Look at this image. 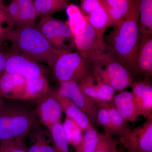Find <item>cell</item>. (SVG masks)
I'll list each match as a JSON object with an SVG mask.
<instances>
[{"label":"cell","instance_id":"6da1fadb","mask_svg":"<svg viewBox=\"0 0 152 152\" xmlns=\"http://www.w3.org/2000/svg\"><path fill=\"white\" fill-rule=\"evenodd\" d=\"M139 16V1L136 0L129 15L104 37L112 54L131 73L135 75L136 54L140 36Z\"/></svg>","mask_w":152,"mask_h":152},{"label":"cell","instance_id":"7a4b0ae2","mask_svg":"<svg viewBox=\"0 0 152 152\" xmlns=\"http://www.w3.org/2000/svg\"><path fill=\"white\" fill-rule=\"evenodd\" d=\"M7 41L13 50L51 68L61 55L68 52L53 47L35 24L13 28L8 34Z\"/></svg>","mask_w":152,"mask_h":152},{"label":"cell","instance_id":"3957f363","mask_svg":"<svg viewBox=\"0 0 152 152\" xmlns=\"http://www.w3.org/2000/svg\"><path fill=\"white\" fill-rule=\"evenodd\" d=\"M66 10L67 23L73 35L77 51L91 63L111 53L104 39L87 22L79 6L70 4Z\"/></svg>","mask_w":152,"mask_h":152},{"label":"cell","instance_id":"277c9868","mask_svg":"<svg viewBox=\"0 0 152 152\" xmlns=\"http://www.w3.org/2000/svg\"><path fill=\"white\" fill-rule=\"evenodd\" d=\"M41 124L35 111L5 104L0 110V143L18 138H26Z\"/></svg>","mask_w":152,"mask_h":152},{"label":"cell","instance_id":"5b68a950","mask_svg":"<svg viewBox=\"0 0 152 152\" xmlns=\"http://www.w3.org/2000/svg\"><path fill=\"white\" fill-rule=\"evenodd\" d=\"M91 73L116 92L131 87L132 75L126 67L110 53L91 63Z\"/></svg>","mask_w":152,"mask_h":152},{"label":"cell","instance_id":"8992f818","mask_svg":"<svg viewBox=\"0 0 152 152\" xmlns=\"http://www.w3.org/2000/svg\"><path fill=\"white\" fill-rule=\"evenodd\" d=\"M52 68L59 84L69 81L78 83L91 73V62L78 51L64 53Z\"/></svg>","mask_w":152,"mask_h":152},{"label":"cell","instance_id":"52a82bcc","mask_svg":"<svg viewBox=\"0 0 152 152\" xmlns=\"http://www.w3.org/2000/svg\"><path fill=\"white\" fill-rule=\"evenodd\" d=\"M38 27L56 49L69 52L75 47L73 35L67 22L45 16L42 17Z\"/></svg>","mask_w":152,"mask_h":152},{"label":"cell","instance_id":"ba28073f","mask_svg":"<svg viewBox=\"0 0 152 152\" xmlns=\"http://www.w3.org/2000/svg\"><path fill=\"white\" fill-rule=\"evenodd\" d=\"M138 126L126 131L119 137L127 152H152V114Z\"/></svg>","mask_w":152,"mask_h":152},{"label":"cell","instance_id":"9c48e42d","mask_svg":"<svg viewBox=\"0 0 152 152\" xmlns=\"http://www.w3.org/2000/svg\"><path fill=\"white\" fill-rule=\"evenodd\" d=\"M57 91L77 106L88 117L93 125H98L97 104L82 91L78 83L69 81L62 83Z\"/></svg>","mask_w":152,"mask_h":152},{"label":"cell","instance_id":"30bf717a","mask_svg":"<svg viewBox=\"0 0 152 152\" xmlns=\"http://www.w3.org/2000/svg\"><path fill=\"white\" fill-rule=\"evenodd\" d=\"M8 52L5 73L21 76L26 80L44 75L43 69L37 61L13 50Z\"/></svg>","mask_w":152,"mask_h":152},{"label":"cell","instance_id":"8fae6325","mask_svg":"<svg viewBox=\"0 0 152 152\" xmlns=\"http://www.w3.org/2000/svg\"><path fill=\"white\" fill-rule=\"evenodd\" d=\"M80 10L87 22L104 39V33L110 26L102 0H80Z\"/></svg>","mask_w":152,"mask_h":152},{"label":"cell","instance_id":"7c38bea8","mask_svg":"<svg viewBox=\"0 0 152 152\" xmlns=\"http://www.w3.org/2000/svg\"><path fill=\"white\" fill-rule=\"evenodd\" d=\"M35 112L41 124L48 129L61 121L63 113L61 104L51 91L37 99Z\"/></svg>","mask_w":152,"mask_h":152},{"label":"cell","instance_id":"4fadbf2b","mask_svg":"<svg viewBox=\"0 0 152 152\" xmlns=\"http://www.w3.org/2000/svg\"><path fill=\"white\" fill-rule=\"evenodd\" d=\"M82 91L97 103L110 102L115 91L91 73L79 82Z\"/></svg>","mask_w":152,"mask_h":152},{"label":"cell","instance_id":"5bb4252c","mask_svg":"<svg viewBox=\"0 0 152 152\" xmlns=\"http://www.w3.org/2000/svg\"><path fill=\"white\" fill-rule=\"evenodd\" d=\"M148 78L134 81L131 86L140 115L145 118L152 114V86Z\"/></svg>","mask_w":152,"mask_h":152},{"label":"cell","instance_id":"9a60e30c","mask_svg":"<svg viewBox=\"0 0 152 152\" xmlns=\"http://www.w3.org/2000/svg\"><path fill=\"white\" fill-rule=\"evenodd\" d=\"M136 72L145 78L152 76V36H140L135 60Z\"/></svg>","mask_w":152,"mask_h":152},{"label":"cell","instance_id":"2e32d148","mask_svg":"<svg viewBox=\"0 0 152 152\" xmlns=\"http://www.w3.org/2000/svg\"><path fill=\"white\" fill-rule=\"evenodd\" d=\"M26 84L21 76L5 73L0 78V97L22 100Z\"/></svg>","mask_w":152,"mask_h":152},{"label":"cell","instance_id":"e0dca14e","mask_svg":"<svg viewBox=\"0 0 152 152\" xmlns=\"http://www.w3.org/2000/svg\"><path fill=\"white\" fill-rule=\"evenodd\" d=\"M110 102L128 122L134 123L140 115L132 92L122 91L115 95Z\"/></svg>","mask_w":152,"mask_h":152},{"label":"cell","instance_id":"ac0fdd59","mask_svg":"<svg viewBox=\"0 0 152 152\" xmlns=\"http://www.w3.org/2000/svg\"><path fill=\"white\" fill-rule=\"evenodd\" d=\"M136 0H102L110 27L120 24L130 14Z\"/></svg>","mask_w":152,"mask_h":152},{"label":"cell","instance_id":"d6986e66","mask_svg":"<svg viewBox=\"0 0 152 152\" xmlns=\"http://www.w3.org/2000/svg\"><path fill=\"white\" fill-rule=\"evenodd\" d=\"M54 94L61 104L63 113L66 114V116L75 121L83 133L94 127L88 117L69 99L57 91H54Z\"/></svg>","mask_w":152,"mask_h":152},{"label":"cell","instance_id":"ffe728a7","mask_svg":"<svg viewBox=\"0 0 152 152\" xmlns=\"http://www.w3.org/2000/svg\"><path fill=\"white\" fill-rule=\"evenodd\" d=\"M28 136L30 145L27 147V152H57L49 131L39 126Z\"/></svg>","mask_w":152,"mask_h":152},{"label":"cell","instance_id":"44dd1931","mask_svg":"<svg viewBox=\"0 0 152 152\" xmlns=\"http://www.w3.org/2000/svg\"><path fill=\"white\" fill-rule=\"evenodd\" d=\"M50 91L49 82L44 75L26 80L22 100L37 99Z\"/></svg>","mask_w":152,"mask_h":152},{"label":"cell","instance_id":"7402d4cb","mask_svg":"<svg viewBox=\"0 0 152 152\" xmlns=\"http://www.w3.org/2000/svg\"><path fill=\"white\" fill-rule=\"evenodd\" d=\"M140 36L152 35V0H138Z\"/></svg>","mask_w":152,"mask_h":152},{"label":"cell","instance_id":"603a6c76","mask_svg":"<svg viewBox=\"0 0 152 152\" xmlns=\"http://www.w3.org/2000/svg\"><path fill=\"white\" fill-rule=\"evenodd\" d=\"M38 16L51 15L66 10L70 0H34Z\"/></svg>","mask_w":152,"mask_h":152},{"label":"cell","instance_id":"cb8c5ba5","mask_svg":"<svg viewBox=\"0 0 152 152\" xmlns=\"http://www.w3.org/2000/svg\"><path fill=\"white\" fill-rule=\"evenodd\" d=\"M19 6V23L18 27L34 25L38 17L34 0H15Z\"/></svg>","mask_w":152,"mask_h":152},{"label":"cell","instance_id":"d4e9b609","mask_svg":"<svg viewBox=\"0 0 152 152\" xmlns=\"http://www.w3.org/2000/svg\"><path fill=\"white\" fill-rule=\"evenodd\" d=\"M62 124L68 143L76 148L81 142L83 132L75 121L66 116Z\"/></svg>","mask_w":152,"mask_h":152},{"label":"cell","instance_id":"484cf974","mask_svg":"<svg viewBox=\"0 0 152 152\" xmlns=\"http://www.w3.org/2000/svg\"><path fill=\"white\" fill-rule=\"evenodd\" d=\"M48 129L57 152H70L61 121L55 124Z\"/></svg>","mask_w":152,"mask_h":152},{"label":"cell","instance_id":"4316f807","mask_svg":"<svg viewBox=\"0 0 152 152\" xmlns=\"http://www.w3.org/2000/svg\"><path fill=\"white\" fill-rule=\"evenodd\" d=\"M106 104L110 117L113 136L119 137L129 129L128 122L123 118L110 102H106Z\"/></svg>","mask_w":152,"mask_h":152},{"label":"cell","instance_id":"83f0119b","mask_svg":"<svg viewBox=\"0 0 152 152\" xmlns=\"http://www.w3.org/2000/svg\"><path fill=\"white\" fill-rule=\"evenodd\" d=\"M99 133L96 128L86 131L81 142L75 148V152H94L97 144Z\"/></svg>","mask_w":152,"mask_h":152},{"label":"cell","instance_id":"f1b7e54d","mask_svg":"<svg viewBox=\"0 0 152 152\" xmlns=\"http://www.w3.org/2000/svg\"><path fill=\"white\" fill-rule=\"evenodd\" d=\"M97 120L98 125L104 128L105 133L113 137L110 117L106 102L97 103Z\"/></svg>","mask_w":152,"mask_h":152},{"label":"cell","instance_id":"f546056e","mask_svg":"<svg viewBox=\"0 0 152 152\" xmlns=\"http://www.w3.org/2000/svg\"><path fill=\"white\" fill-rule=\"evenodd\" d=\"M118 140L107 134H99L96 146L94 152H116Z\"/></svg>","mask_w":152,"mask_h":152},{"label":"cell","instance_id":"4dcf8cb0","mask_svg":"<svg viewBox=\"0 0 152 152\" xmlns=\"http://www.w3.org/2000/svg\"><path fill=\"white\" fill-rule=\"evenodd\" d=\"M26 138H18L0 143V152H27Z\"/></svg>","mask_w":152,"mask_h":152},{"label":"cell","instance_id":"1f68e13d","mask_svg":"<svg viewBox=\"0 0 152 152\" xmlns=\"http://www.w3.org/2000/svg\"><path fill=\"white\" fill-rule=\"evenodd\" d=\"M5 10L13 26H18L20 10L15 0H11V3L8 6H6Z\"/></svg>","mask_w":152,"mask_h":152},{"label":"cell","instance_id":"d6a6232c","mask_svg":"<svg viewBox=\"0 0 152 152\" xmlns=\"http://www.w3.org/2000/svg\"><path fill=\"white\" fill-rule=\"evenodd\" d=\"M13 28L11 26L3 27L2 25L0 24V50L6 41H7V35L10 30Z\"/></svg>","mask_w":152,"mask_h":152},{"label":"cell","instance_id":"836d02e7","mask_svg":"<svg viewBox=\"0 0 152 152\" xmlns=\"http://www.w3.org/2000/svg\"><path fill=\"white\" fill-rule=\"evenodd\" d=\"M8 52L0 50V73L2 75L5 73Z\"/></svg>","mask_w":152,"mask_h":152},{"label":"cell","instance_id":"e575fe53","mask_svg":"<svg viewBox=\"0 0 152 152\" xmlns=\"http://www.w3.org/2000/svg\"><path fill=\"white\" fill-rule=\"evenodd\" d=\"M4 23L9 26H14L5 10L0 9V24L2 25Z\"/></svg>","mask_w":152,"mask_h":152},{"label":"cell","instance_id":"d590c367","mask_svg":"<svg viewBox=\"0 0 152 152\" xmlns=\"http://www.w3.org/2000/svg\"><path fill=\"white\" fill-rule=\"evenodd\" d=\"M5 104V102L4 101V99L0 97V110Z\"/></svg>","mask_w":152,"mask_h":152},{"label":"cell","instance_id":"8d00e7d4","mask_svg":"<svg viewBox=\"0 0 152 152\" xmlns=\"http://www.w3.org/2000/svg\"><path fill=\"white\" fill-rule=\"evenodd\" d=\"M6 6L4 4L3 1H0V9L1 10H5Z\"/></svg>","mask_w":152,"mask_h":152},{"label":"cell","instance_id":"74e56055","mask_svg":"<svg viewBox=\"0 0 152 152\" xmlns=\"http://www.w3.org/2000/svg\"><path fill=\"white\" fill-rule=\"evenodd\" d=\"M2 75H1V74L0 73V78H1V76Z\"/></svg>","mask_w":152,"mask_h":152},{"label":"cell","instance_id":"f35d334b","mask_svg":"<svg viewBox=\"0 0 152 152\" xmlns=\"http://www.w3.org/2000/svg\"><path fill=\"white\" fill-rule=\"evenodd\" d=\"M116 152H122L120 151H118V150H117V151Z\"/></svg>","mask_w":152,"mask_h":152},{"label":"cell","instance_id":"ab89813d","mask_svg":"<svg viewBox=\"0 0 152 152\" xmlns=\"http://www.w3.org/2000/svg\"><path fill=\"white\" fill-rule=\"evenodd\" d=\"M0 1H3V0H0Z\"/></svg>","mask_w":152,"mask_h":152}]
</instances>
